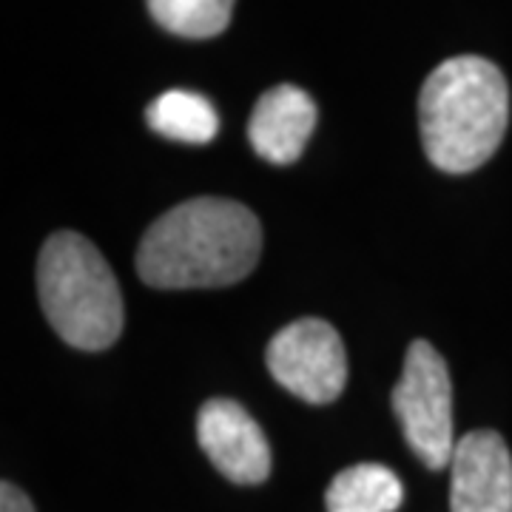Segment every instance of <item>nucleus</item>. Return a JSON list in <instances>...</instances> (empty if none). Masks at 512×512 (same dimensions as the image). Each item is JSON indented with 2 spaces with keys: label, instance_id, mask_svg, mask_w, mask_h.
Returning a JSON list of instances; mask_svg holds the SVG:
<instances>
[{
  "label": "nucleus",
  "instance_id": "f03ea898",
  "mask_svg": "<svg viewBox=\"0 0 512 512\" xmlns=\"http://www.w3.org/2000/svg\"><path fill=\"white\" fill-rule=\"evenodd\" d=\"M507 123L510 86L484 57H450L421 86V146L430 163L447 174H467L487 163L501 146Z\"/></svg>",
  "mask_w": 512,
  "mask_h": 512
},
{
  "label": "nucleus",
  "instance_id": "1a4fd4ad",
  "mask_svg": "<svg viewBox=\"0 0 512 512\" xmlns=\"http://www.w3.org/2000/svg\"><path fill=\"white\" fill-rule=\"evenodd\" d=\"M404 498L399 476L384 464H353L330 481L328 512H396Z\"/></svg>",
  "mask_w": 512,
  "mask_h": 512
},
{
  "label": "nucleus",
  "instance_id": "20e7f679",
  "mask_svg": "<svg viewBox=\"0 0 512 512\" xmlns=\"http://www.w3.org/2000/svg\"><path fill=\"white\" fill-rule=\"evenodd\" d=\"M393 410L421 464L441 470L453 461V384L447 362L424 339L407 348L402 379L393 390Z\"/></svg>",
  "mask_w": 512,
  "mask_h": 512
},
{
  "label": "nucleus",
  "instance_id": "39448f33",
  "mask_svg": "<svg viewBox=\"0 0 512 512\" xmlns=\"http://www.w3.org/2000/svg\"><path fill=\"white\" fill-rule=\"evenodd\" d=\"M268 370L302 402H336L348 382V356L342 336L325 319H296L268 345Z\"/></svg>",
  "mask_w": 512,
  "mask_h": 512
},
{
  "label": "nucleus",
  "instance_id": "0eeeda50",
  "mask_svg": "<svg viewBox=\"0 0 512 512\" xmlns=\"http://www.w3.org/2000/svg\"><path fill=\"white\" fill-rule=\"evenodd\" d=\"M450 510L512 512V456L493 430L456 441L450 461Z\"/></svg>",
  "mask_w": 512,
  "mask_h": 512
},
{
  "label": "nucleus",
  "instance_id": "f8f14e48",
  "mask_svg": "<svg viewBox=\"0 0 512 512\" xmlns=\"http://www.w3.org/2000/svg\"><path fill=\"white\" fill-rule=\"evenodd\" d=\"M0 512H35V507H32V501L26 498L23 490H18L9 481H3V487H0Z\"/></svg>",
  "mask_w": 512,
  "mask_h": 512
},
{
  "label": "nucleus",
  "instance_id": "f257e3e1",
  "mask_svg": "<svg viewBox=\"0 0 512 512\" xmlns=\"http://www.w3.org/2000/svg\"><path fill=\"white\" fill-rule=\"evenodd\" d=\"M259 254L262 228L251 208L197 197L151 222L137 248V274L160 291L225 288L251 274Z\"/></svg>",
  "mask_w": 512,
  "mask_h": 512
},
{
  "label": "nucleus",
  "instance_id": "9d476101",
  "mask_svg": "<svg viewBox=\"0 0 512 512\" xmlns=\"http://www.w3.org/2000/svg\"><path fill=\"white\" fill-rule=\"evenodd\" d=\"M148 126L177 143H208L220 131V114L208 97L197 92L171 89L146 109Z\"/></svg>",
  "mask_w": 512,
  "mask_h": 512
},
{
  "label": "nucleus",
  "instance_id": "6e6552de",
  "mask_svg": "<svg viewBox=\"0 0 512 512\" xmlns=\"http://www.w3.org/2000/svg\"><path fill=\"white\" fill-rule=\"evenodd\" d=\"M316 126V103L296 86H276L256 100L248 120V140L254 151L274 165L299 160Z\"/></svg>",
  "mask_w": 512,
  "mask_h": 512
},
{
  "label": "nucleus",
  "instance_id": "9b49d317",
  "mask_svg": "<svg viewBox=\"0 0 512 512\" xmlns=\"http://www.w3.org/2000/svg\"><path fill=\"white\" fill-rule=\"evenodd\" d=\"M148 12L171 35L205 40L228 29L234 0H148Z\"/></svg>",
  "mask_w": 512,
  "mask_h": 512
},
{
  "label": "nucleus",
  "instance_id": "7ed1b4c3",
  "mask_svg": "<svg viewBox=\"0 0 512 512\" xmlns=\"http://www.w3.org/2000/svg\"><path fill=\"white\" fill-rule=\"evenodd\" d=\"M37 293L49 325L72 348L106 350L123 333V296L114 271L74 231L46 239L37 259Z\"/></svg>",
  "mask_w": 512,
  "mask_h": 512
},
{
  "label": "nucleus",
  "instance_id": "423d86ee",
  "mask_svg": "<svg viewBox=\"0 0 512 512\" xmlns=\"http://www.w3.org/2000/svg\"><path fill=\"white\" fill-rule=\"evenodd\" d=\"M197 439L208 461L234 484H262L271 476V447L262 427L231 399H211L197 416Z\"/></svg>",
  "mask_w": 512,
  "mask_h": 512
}]
</instances>
